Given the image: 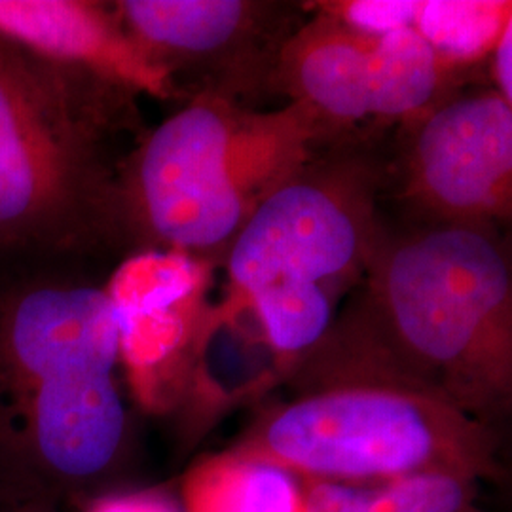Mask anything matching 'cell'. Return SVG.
Returning a JSON list of instances; mask_svg holds the SVG:
<instances>
[{"mask_svg": "<svg viewBox=\"0 0 512 512\" xmlns=\"http://www.w3.org/2000/svg\"><path fill=\"white\" fill-rule=\"evenodd\" d=\"M291 380L404 387L494 427L512 404L511 260L494 228H382L348 306Z\"/></svg>", "mask_w": 512, "mask_h": 512, "instance_id": "6da1fadb", "label": "cell"}, {"mask_svg": "<svg viewBox=\"0 0 512 512\" xmlns=\"http://www.w3.org/2000/svg\"><path fill=\"white\" fill-rule=\"evenodd\" d=\"M122 323L109 289L27 281L0 294V490L42 501L126 452Z\"/></svg>", "mask_w": 512, "mask_h": 512, "instance_id": "7a4b0ae2", "label": "cell"}, {"mask_svg": "<svg viewBox=\"0 0 512 512\" xmlns=\"http://www.w3.org/2000/svg\"><path fill=\"white\" fill-rule=\"evenodd\" d=\"M126 92L0 38V249L84 251L122 232L107 139Z\"/></svg>", "mask_w": 512, "mask_h": 512, "instance_id": "3957f363", "label": "cell"}, {"mask_svg": "<svg viewBox=\"0 0 512 512\" xmlns=\"http://www.w3.org/2000/svg\"><path fill=\"white\" fill-rule=\"evenodd\" d=\"M366 162L313 165L279 179L230 241V281L253 304L289 374L329 332L340 296L365 275L382 234Z\"/></svg>", "mask_w": 512, "mask_h": 512, "instance_id": "277c9868", "label": "cell"}, {"mask_svg": "<svg viewBox=\"0 0 512 512\" xmlns=\"http://www.w3.org/2000/svg\"><path fill=\"white\" fill-rule=\"evenodd\" d=\"M291 475L380 482L414 475L501 476L494 427L420 391L329 384L266 410L230 448Z\"/></svg>", "mask_w": 512, "mask_h": 512, "instance_id": "5b68a950", "label": "cell"}, {"mask_svg": "<svg viewBox=\"0 0 512 512\" xmlns=\"http://www.w3.org/2000/svg\"><path fill=\"white\" fill-rule=\"evenodd\" d=\"M245 133L213 97L152 129L118 175L124 226L177 255L230 245L251 213Z\"/></svg>", "mask_w": 512, "mask_h": 512, "instance_id": "8992f818", "label": "cell"}, {"mask_svg": "<svg viewBox=\"0 0 512 512\" xmlns=\"http://www.w3.org/2000/svg\"><path fill=\"white\" fill-rule=\"evenodd\" d=\"M446 65L412 27L374 35L342 19H321L285 44L277 73L300 107L336 122H359L433 107Z\"/></svg>", "mask_w": 512, "mask_h": 512, "instance_id": "52a82bcc", "label": "cell"}, {"mask_svg": "<svg viewBox=\"0 0 512 512\" xmlns=\"http://www.w3.org/2000/svg\"><path fill=\"white\" fill-rule=\"evenodd\" d=\"M406 150V194L435 222L492 226L511 205L512 107L497 92L421 112Z\"/></svg>", "mask_w": 512, "mask_h": 512, "instance_id": "ba28073f", "label": "cell"}, {"mask_svg": "<svg viewBox=\"0 0 512 512\" xmlns=\"http://www.w3.org/2000/svg\"><path fill=\"white\" fill-rule=\"evenodd\" d=\"M0 38L124 90L169 95L173 78L128 37L114 12L80 0H0Z\"/></svg>", "mask_w": 512, "mask_h": 512, "instance_id": "9c48e42d", "label": "cell"}, {"mask_svg": "<svg viewBox=\"0 0 512 512\" xmlns=\"http://www.w3.org/2000/svg\"><path fill=\"white\" fill-rule=\"evenodd\" d=\"M260 6L238 0H126L114 16L165 73L230 54L253 33Z\"/></svg>", "mask_w": 512, "mask_h": 512, "instance_id": "30bf717a", "label": "cell"}, {"mask_svg": "<svg viewBox=\"0 0 512 512\" xmlns=\"http://www.w3.org/2000/svg\"><path fill=\"white\" fill-rule=\"evenodd\" d=\"M183 512H306V503L298 476L228 448L186 471Z\"/></svg>", "mask_w": 512, "mask_h": 512, "instance_id": "8fae6325", "label": "cell"}, {"mask_svg": "<svg viewBox=\"0 0 512 512\" xmlns=\"http://www.w3.org/2000/svg\"><path fill=\"white\" fill-rule=\"evenodd\" d=\"M306 512H467L478 482L456 475H414L380 482L300 478Z\"/></svg>", "mask_w": 512, "mask_h": 512, "instance_id": "7c38bea8", "label": "cell"}, {"mask_svg": "<svg viewBox=\"0 0 512 512\" xmlns=\"http://www.w3.org/2000/svg\"><path fill=\"white\" fill-rule=\"evenodd\" d=\"M509 8L505 2H420L414 29L444 61H469L494 48L511 21Z\"/></svg>", "mask_w": 512, "mask_h": 512, "instance_id": "4fadbf2b", "label": "cell"}, {"mask_svg": "<svg viewBox=\"0 0 512 512\" xmlns=\"http://www.w3.org/2000/svg\"><path fill=\"white\" fill-rule=\"evenodd\" d=\"M418 8L420 2L412 0H363L340 8V19L359 31L382 35L406 27L414 29Z\"/></svg>", "mask_w": 512, "mask_h": 512, "instance_id": "5bb4252c", "label": "cell"}, {"mask_svg": "<svg viewBox=\"0 0 512 512\" xmlns=\"http://www.w3.org/2000/svg\"><path fill=\"white\" fill-rule=\"evenodd\" d=\"M86 512H183V507L162 490H135L95 497Z\"/></svg>", "mask_w": 512, "mask_h": 512, "instance_id": "9a60e30c", "label": "cell"}, {"mask_svg": "<svg viewBox=\"0 0 512 512\" xmlns=\"http://www.w3.org/2000/svg\"><path fill=\"white\" fill-rule=\"evenodd\" d=\"M495 80L499 84L497 92L501 93L509 103H512V19L505 25L494 46Z\"/></svg>", "mask_w": 512, "mask_h": 512, "instance_id": "2e32d148", "label": "cell"}, {"mask_svg": "<svg viewBox=\"0 0 512 512\" xmlns=\"http://www.w3.org/2000/svg\"><path fill=\"white\" fill-rule=\"evenodd\" d=\"M0 512H50L42 501H6L0 503Z\"/></svg>", "mask_w": 512, "mask_h": 512, "instance_id": "e0dca14e", "label": "cell"}, {"mask_svg": "<svg viewBox=\"0 0 512 512\" xmlns=\"http://www.w3.org/2000/svg\"><path fill=\"white\" fill-rule=\"evenodd\" d=\"M6 501H16V499H12L10 495H6L4 492H0V503H6Z\"/></svg>", "mask_w": 512, "mask_h": 512, "instance_id": "ac0fdd59", "label": "cell"}, {"mask_svg": "<svg viewBox=\"0 0 512 512\" xmlns=\"http://www.w3.org/2000/svg\"><path fill=\"white\" fill-rule=\"evenodd\" d=\"M467 512H473V509H471V511H467Z\"/></svg>", "mask_w": 512, "mask_h": 512, "instance_id": "d6986e66", "label": "cell"}]
</instances>
